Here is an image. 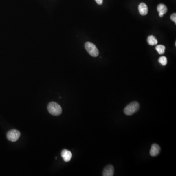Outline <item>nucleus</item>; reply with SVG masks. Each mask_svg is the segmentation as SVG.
<instances>
[{
	"label": "nucleus",
	"instance_id": "nucleus-1",
	"mask_svg": "<svg viewBox=\"0 0 176 176\" xmlns=\"http://www.w3.org/2000/svg\"><path fill=\"white\" fill-rule=\"evenodd\" d=\"M140 109V104L138 102H133L126 106L124 110V113L127 116H131L138 111Z\"/></svg>",
	"mask_w": 176,
	"mask_h": 176
},
{
	"label": "nucleus",
	"instance_id": "nucleus-2",
	"mask_svg": "<svg viewBox=\"0 0 176 176\" xmlns=\"http://www.w3.org/2000/svg\"><path fill=\"white\" fill-rule=\"evenodd\" d=\"M49 113L53 116H59L62 113L61 107L60 105L54 102H50L47 106Z\"/></svg>",
	"mask_w": 176,
	"mask_h": 176
},
{
	"label": "nucleus",
	"instance_id": "nucleus-3",
	"mask_svg": "<svg viewBox=\"0 0 176 176\" xmlns=\"http://www.w3.org/2000/svg\"><path fill=\"white\" fill-rule=\"evenodd\" d=\"M85 47L87 52L93 57H97L99 55V50L94 44L92 43L86 42L85 44Z\"/></svg>",
	"mask_w": 176,
	"mask_h": 176
},
{
	"label": "nucleus",
	"instance_id": "nucleus-4",
	"mask_svg": "<svg viewBox=\"0 0 176 176\" xmlns=\"http://www.w3.org/2000/svg\"><path fill=\"white\" fill-rule=\"evenodd\" d=\"M20 135V133L19 131L13 129L7 133V138L11 142H15L18 140Z\"/></svg>",
	"mask_w": 176,
	"mask_h": 176
},
{
	"label": "nucleus",
	"instance_id": "nucleus-5",
	"mask_svg": "<svg viewBox=\"0 0 176 176\" xmlns=\"http://www.w3.org/2000/svg\"><path fill=\"white\" fill-rule=\"evenodd\" d=\"M160 147L157 144H153L151 146L150 154L152 157H156L160 153Z\"/></svg>",
	"mask_w": 176,
	"mask_h": 176
},
{
	"label": "nucleus",
	"instance_id": "nucleus-6",
	"mask_svg": "<svg viewBox=\"0 0 176 176\" xmlns=\"http://www.w3.org/2000/svg\"><path fill=\"white\" fill-rule=\"evenodd\" d=\"M114 174V167L112 165H107L104 168L102 175L103 176H113Z\"/></svg>",
	"mask_w": 176,
	"mask_h": 176
},
{
	"label": "nucleus",
	"instance_id": "nucleus-7",
	"mask_svg": "<svg viewBox=\"0 0 176 176\" xmlns=\"http://www.w3.org/2000/svg\"><path fill=\"white\" fill-rule=\"evenodd\" d=\"M61 156L65 162H69L72 157V153L69 150L64 149L62 151Z\"/></svg>",
	"mask_w": 176,
	"mask_h": 176
},
{
	"label": "nucleus",
	"instance_id": "nucleus-8",
	"mask_svg": "<svg viewBox=\"0 0 176 176\" xmlns=\"http://www.w3.org/2000/svg\"><path fill=\"white\" fill-rule=\"evenodd\" d=\"M138 11L142 15L145 16L148 13V6L144 3H142L138 6Z\"/></svg>",
	"mask_w": 176,
	"mask_h": 176
},
{
	"label": "nucleus",
	"instance_id": "nucleus-9",
	"mask_svg": "<svg viewBox=\"0 0 176 176\" xmlns=\"http://www.w3.org/2000/svg\"><path fill=\"white\" fill-rule=\"evenodd\" d=\"M157 11L159 13V16L160 17H162L164 14L167 12V8L165 5L161 3L158 5L157 7Z\"/></svg>",
	"mask_w": 176,
	"mask_h": 176
},
{
	"label": "nucleus",
	"instance_id": "nucleus-10",
	"mask_svg": "<svg viewBox=\"0 0 176 176\" xmlns=\"http://www.w3.org/2000/svg\"><path fill=\"white\" fill-rule=\"evenodd\" d=\"M147 42L150 46H154L157 44V40L155 36L150 35L147 38Z\"/></svg>",
	"mask_w": 176,
	"mask_h": 176
},
{
	"label": "nucleus",
	"instance_id": "nucleus-11",
	"mask_svg": "<svg viewBox=\"0 0 176 176\" xmlns=\"http://www.w3.org/2000/svg\"><path fill=\"white\" fill-rule=\"evenodd\" d=\"M156 50L157 52L159 53V54L162 55V54H164V52H165V47L162 45H157L156 47Z\"/></svg>",
	"mask_w": 176,
	"mask_h": 176
},
{
	"label": "nucleus",
	"instance_id": "nucleus-12",
	"mask_svg": "<svg viewBox=\"0 0 176 176\" xmlns=\"http://www.w3.org/2000/svg\"><path fill=\"white\" fill-rule=\"evenodd\" d=\"M159 62L162 66H165L167 64V59L165 56L160 57L159 59Z\"/></svg>",
	"mask_w": 176,
	"mask_h": 176
},
{
	"label": "nucleus",
	"instance_id": "nucleus-13",
	"mask_svg": "<svg viewBox=\"0 0 176 176\" xmlns=\"http://www.w3.org/2000/svg\"><path fill=\"white\" fill-rule=\"evenodd\" d=\"M171 19L173 21V22H174L176 24V13H173L172 14L171 16Z\"/></svg>",
	"mask_w": 176,
	"mask_h": 176
},
{
	"label": "nucleus",
	"instance_id": "nucleus-14",
	"mask_svg": "<svg viewBox=\"0 0 176 176\" xmlns=\"http://www.w3.org/2000/svg\"><path fill=\"white\" fill-rule=\"evenodd\" d=\"M96 3H98V5H101L103 3V0H95Z\"/></svg>",
	"mask_w": 176,
	"mask_h": 176
}]
</instances>
